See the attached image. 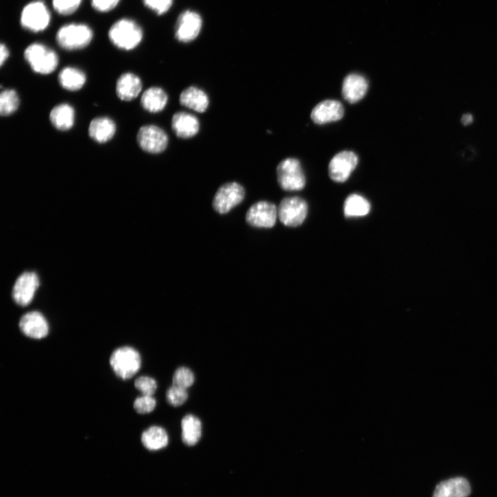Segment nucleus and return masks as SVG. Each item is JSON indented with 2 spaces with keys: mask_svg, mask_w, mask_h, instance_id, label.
Instances as JSON below:
<instances>
[{
  "mask_svg": "<svg viewBox=\"0 0 497 497\" xmlns=\"http://www.w3.org/2000/svg\"><path fill=\"white\" fill-rule=\"evenodd\" d=\"M368 90L366 78L359 74L352 73L346 77L342 87V95L346 101L351 104L362 99Z\"/></svg>",
  "mask_w": 497,
  "mask_h": 497,
  "instance_id": "obj_17",
  "label": "nucleus"
},
{
  "mask_svg": "<svg viewBox=\"0 0 497 497\" xmlns=\"http://www.w3.org/2000/svg\"><path fill=\"white\" fill-rule=\"evenodd\" d=\"M135 387L143 395L153 396L157 389V383L151 377L141 376L136 380Z\"/></svg>",
  "mask_w": 497,
  "mask_h": 497,
  "instance_id": "obj_33",
  "label": "nucleus"
},
{
  "mask_svg": "<svg viewBox=\"0 0 497 497\" xmlns=\"http://www.w3.org/2000/svg\"><path fill=\"white\" fill-rule=\"evenodd\" d=\"M0 64L3 66L10 57L9 49L4 44L0 47Z\"/></svg>",
  "mask_w": 497,
  "mask_h": 497,
  "instance_id": "obj_36",
  "label": "nucleus"
},
{
  "mask_svg": "<svg viewBox=\"0 0 497 497\" xmlns=\"http://www.w3.org/2000/svg\"><path fill=\"white\" fill-rule=\"evenodd\" d=\"M110 365L119 378L128 380L135 376L142 365L139 352L131 347H122L116 350L110 358Z\"/></svg>",
  "mask_w": 497,
  "mask_h": 497,
  "instance_id": "obj_4",
  "label": "nucleus"
},
{
  "mask_svg": "<svg viewBox=\"0 0 497 497\" xmlns=\"http://www.w3.org/2000/svg\"><path fill=\"white\" fill-rule=\"evenodd\" d=\"M20 106V98L14 89H6L0 95V114L9 117L15 113Z\"/></svg>",
  "mask_w": 497,
  "mask_h": 497,
  "instance_id": "obj_28",
  "label": "nucleus"
},
{
  "mask_svg": "<svg viewBox=\"0 0 497 497\" xmlns=\"http://www.w3.org/2000/svg\"><path fill=\"white\" fill-rule=\"evenodd\" d=\"M371 210L369 202L359 194L349 195L344 204V215L347 218H358L367 215Z\"/></svg>",
  "mask_w": 497,
  "mask_h": 497,
  "instance_id": "obj_26",
  "label": "nucleus"
},
{
  "mask_svg": "<svg viewBox=\"0 0 497 497\" xmlns=\"http://www.w3.org/2000/svg\"><path fill=\"white\" fill-rule=\"evenodd\" d=\"M359 158L356 154L343 151L335 155L329 165V175L337 182H344L358 165Z\"/></svg>",
  "mask_w": 497,
  "mask_h": 497,
  "instance_id": "obj_11",
  "label": "nucleus"
},
{
  "mask_svg": "<svg viewBox=\"0 0 497 497\" xmlns=\"http://www.w3.org/2000/svg\"><path fill=\"white\" fill-rule=\"evenodd\" d=\"M278 217V209L273 204L260 202L254 204L246 214V221L258 228H273Z\"/></svg>",
  "mask_w": 497,
  "mask_h": 497,
  "instance_id": "obj_10",
  "label": "nucleus"
},
{
  "mask_svg": "<svg viewBox=\"0 0 497 497\" xmlns=\"http://www.w3.org/2000/svg\"><path fill=\"white\" fill-rule=\"evenodd\" d=\"M141 441L147 449L156 451L167 446L169 437L165 430L158 426H152L143 433Z\"/></svg>",
  "mask_w": 497,
  "mask_h": 497,
  "instance_id": "obj_27",
  "label": "nucleus"
},
{
  "mask_svg": "<svg viewBox=\"0 0 497 497\" xmlns=\"http://www.w3.org/2000/svg\"><path fill=\"white\" fill-rule=\"evenodd\" d=\"M182 439L189 446H195L202 436V424L193 415H186L182 420Z\"/></svg>",
  "mask_w": 497,
  "mask_h": 497,
  "instance_id": "obj_24",
  "label": "nucleus"
},
{
  "mask_svg": "<svg viewBox=\"0 0 497 497\" xmlns=\"http://www.w3.org/2000/svg\"><path fill=\"white\" fill-rule=\"evenodd\" d=\"M93 36V32L88 26L82 24H71L59 29L56 40L62 49L73 51L87 47L91 42Z\"/></svg>",
  "mask_w": 497,
  "mask_h": 497,
  "instance_id": "obj_5",
  "label": "nucleus"
},
{
  "mask_svg": "<svg viewBox=\"0 0 497 497\" xmlns=\"http://www.w3.org/2000/svg\"><path fill=\"white\" fill-rule=\"evenodd\" d=\"M308 213V206L300 197H285L278 208V217L285 226L295 228L303 224Z\"/></svg>",
  "mask_w": 497,
  "mask_h": 497,
  "instance_id": "obj_6",
  "label": "nucleus"
},
{
  "mask_svg": "<svg viewBox=\"0 0 497 497\" xmlns=\"http://www.w3.org/2000/svg\"><path fill=\"white\" fill-rule=\"evenodd\" d=\"M117 130V125L113 120L108 117H99L90 122L88 134L94 141L103 144L114 137Z\"/></svg>",
  "mask_w": 497,
  "mask_h": 497,
  "instance_id": "obj_20",
  "label": "nucleus"
},
{
  "mask_svg": "<svg viewBox=\"0 0 497 497\" xmlns=\"http://www.w3.org/2000/svg\"><path fill=\"white\" fill-rule=\"evenodd\" d=\"M58 80L63 88L70 91H76L84 86L86 81V76L79 69L66 67L60 72Z\"/></svg>",
  "mask_w": 497,
  "mask_h": 497,
  "instance_id": "obj_25",
  "label": "nucleus"
},
{
  "mask_svg": "<svg viewBox=\"0 0 497 497\" xmlns=\"http://www.w3.org/2000/svg\"><path fill=\"white\" fill-rule=\"evenodd\" d=\"M278 184L288 191L302 190L306 179L300 160L288 158L282 160L276 169Z\"/></svg>",
  "mask_w": 497,
  "mask_h": 497,
  "instance_id": "obj_2",
  "label": "nucleus"
},
{
  "mask_svg": "<svg viewBox=\"0 0 497 497\" xmlns=\"http://www.w3.org/2000/svg\"><path fill=\"white\" fill-rule=\"evenodd\" d=\"M156 407V401L152 396L143 395L137 398L134 404L135 411L142 415L151 413Z\"/></svg>",
  "mask_w": 497,
  "mask_h": 497,
  "instance_id": "obj_32",
  "label": "nucleus"
},
{
  "mask_svg": "<svg viewBox=\"0 0 497 497\" xmlns=\"http://www.w3.org/2000/svg\"><path fill=\"white\" fill-rule=\"evenodd\" d=\"M120 0H91L93 8L99 12H108L114 10Z\"/></svg>",
  "mask_w": 497,
  "mask_h": 497,
  "instance_id": "obj_35",
  "label": "nucleus"
},
{
  "mask_svg": "<svg viewBox=\"0 0 497 497\" xmlns=\"http://www.w3.org/2000/svg\"><path fill=\"white\" fill-rule=\"evenodd\" d=\"M180 104L189 110L198 113H204L210 106L208 94L202 88L189 86L185 88L180 95Z\"/></svg>",
  "mask_w": 497,
  "mask_h": 497,
  "instance_id": "obj_18",
  "label": "nucleus"
},
{
  "mask_svg": "<svg viewBox=\"0 0 497 497\" xmlns=\"http://www.w3.org/2000/svg\"><path fill=\"white\" fill-rule=\"evenodd\" d=\"M344 116V108L335 99H328L318 104L313 110L311 119L318 125H324L341 120Z\"/></svg>",
  "mask_w": 497,
  "mask_h": 497,
  "instance_id": "obj_15",
  "label": "nucleus"
},
{
  "mask_svg": "<svg viewBox=\"0 0 497 497\" xmlns=\"http://www.w3.org/2000/svg\"><path fill=\"white\" fill-rule=\"evenodd\" d=\"M137 141L143 151L151 154H158L167 149L169 137L160 128L149 125L139 130Z\"/></svg>",
  "mask_w": 497,
  "mask_h": 497,
  "instance_id": "obj_8",
  "label": "nucleus"
},
{
  "mask_svg": "<svg viewBox=\"0 0 497 497\" xmlns=\"http://www.w3.org/2000/svg\"><path fill=\"white\" fill-rule=\"evenodd\" d=\"M167 400L168 403L174 407H178L184 404L187 400L188 393L186 389L172 385L167 391Z\"/></svg>",
  "mask_w": 497,
  "mask_h": 497,
  "instance_id": "obj_30",
  "label": "nucleus"
},
{
  "mask_svg": "<svg viewBox=\"0 0 497 497\" xmlns=\"http://www.w3.org/2000/svg\"><path fill=\"white\" fill-rule=\"evenodd\" d=\"M202 28L201 16L193 12L186 11L178 20L175 37L181 43H190L198 36Z\"/></svg>",
  "mask_w": 497,
  "mask_h": 497,
  "instance_id": "obj_13",
  "label": "nucleus"
},
{
  "mask_svg": "<svg viewBox=\"0 0 497 497\" xmlns=\"http://www.w3.org/2000/svg\"><path fill=\"white\" fill-rule=\"evenodd\" d=\"M245 195V189L239 183H226L217 191L213 200V208L219 214H227L242 203Z\"/></svg>",
  "mask_w": 497,
  "mask_h": 497,
  "instance_id": "obj_7",
  "label": "nucleus"
},
{
  "mask_svg": "<svg viewBox=\"0 0 497 497\" xmlns=\"http://www.w3.org/2000/svg\"><path fill=\"white\" fill-rule=\"evenodd\" d=\"M195 377L192 371L184 367L176 369L173 377V385L186 389L194 383Z\"/></svg>",
  "mask_w": 497,
  "mask_h": 497,
  "instance_id": "obj_29",
  "label": "nucleus"
},
{
  "mask_svg": "<svg viewBox=\"0 0 497 497\" xmlns=\"http://www.w3.org/2000/svg\"><path fill=\"white\" fill-rule=\"evenodd\" d=\"M168 95L162 88L153 86L147 89L141 97V106L148 112L156 114L165 110Z\"/></svg>",
  "mask_w": 497,
  "mask_h": 497,
  "instance_id": "obj_22",
  "label": "nucleus"
},
{
  "mask_svg": "<svg viewBox=\"0 0 497 497\" xmlns=\"http://www.w3.org/2000/svg\"><path fill=\"white\" fill-rule=\"evenodd\" d=\"M470 492L469 482L464 478L457 477L438 484L433 497H468Z\"/></svg>",
  "mask_w": 497,
  "mask_h": 497,
  "instance_id": "obj_19",
  "label": "nucleus"
},
{
  "mask_svg": "<svg viewBox=\"0 0 497 497\" xmlns=\"http://www.w3.org/2000/svg\"><path fill=\"white\" fill-rule=\"evenodd\" d=\"M25 58L32 70L39 74L48 75L58 67L59 59L57 53L47 46L34 43L25 51Z\"/></svg>",
  "mask_w": 497,
  "mask_h": 497,
  "instance_id": "obj_3",
  "label": "nucleus"
},
{
  "mask_svg": "<svg viewBox=\"0 0 497 497\" xmlns=\"http://www.w3.org/2000/svg\"><path fill=\"white\" fill-rule=\"evenodd\" d=\"M143 84L141 78L134 73H125L118 80L117 93L123 101H132L141 93Z\"/></svg>",
  "mask_w": 497,
  "mask_h": 497,
  "instance_id": "obj_21",
  "label": "nucleus"
},
{
  "mask_svg": "<svg viewBox=\"0 0 497 497\" xmlns=\"http://www.w3.org/2000/svg\"><path fill=\"white\" fill-rule=\"evenodd\" d=\"M473 121H474L473 117L470 114L463 115L461 119V123L465 126H468V125H471Z\"/></svg>",
  "mask_w": 497,
  "mask_h": 497,
  "instance_id": "obj_37",
  "label": "nucleus"
},
{
  "mask_svg": "<svg viewBox=\"0 0 497 497\" xmlns=\"http://www.w3.org/2000/svg\"><path fill=\"white\" fill-rule=\"evenodd\" d=\"M51 16L46 5L40 1L27 5L21 16L23 27L33 32H43L49 25Z\"/></svg>",
  "mask_w": 497,
  "mask_h": 497,
  "instance_id": "obj_9",
  "label": "nucleus"
},
{
  "mask_svg": "<svg viewBox=\"0 0 497 497\" xmlns=\"http://www.w3.org/2000/svg\"><path fill=\"white\" fill-rule=\"evenodd\" d=\"M82 0H53L55 10L63 16L73 14L80 7Z\"/></svg>",
  "mask_w": 497,
  "mask_h": 497,
  "instance_id": "obj_31",
  "label": "nucleus"
},
{
  "mask_svg": "<svg viewBox=\"0 0 497 497\" xmlns=\"http://www.w3.org/2000/svg\"><path fill=\"white\" fill-rule=\"evenodd\" d=\"M40 285L38 275L34 272H25L21 275L14 286L12 296L15 302L23 307L29 305Z\"/></svg>",
  "mask_w": 497,
  "mask_h": 497,
  "instance_id": "obj_12",
  "label": "nucleus"
},
{
  "mask_svg": "<svg viewBox=\"0 0 497 497\" xmlns=\"http://www.w3.org/2000/svg\"><path fill=\"white\" fill-rule=\"evenodd\" d=\"M111 42L121 49L130 51L141 43L143 33L140 26L133 21L123 19L117 22L110 29Z\"/></svg>",
  "mask_w": 497,
  "mask_h": 497,
  "instance_id": "obj_1",
  "label": "nucleus"
},
{
  "mask_svg": "<svg viewBox=\"0 0 497 497\" xmlns=\"http://www.w3.org/2000/svg\"><path fill=\"white\" fill-rule=\"evenodd\" d=\"M143 2L149 9L158 15H162L170 10L173 0H143Z\"/></svg>",
  "mask_w": 497,
  "mask_h": 497,
  "instance_id": "obj_34",
  "label": "nucleus"
},
{
  "mask_svg": "<svg viewBox=\"0 0 497 497\" xmlns=\"http://www.w3.org/2000/svg\"><path fill=\"white\" fill-rule=\"evenodd\" d=\"M19 327L25 336L34 339L45 338L49 332L46 319L38 312L25 315L20 321Z\"/></svg>",
  "mask_w": 497,
  "mask_h": 497,
  "instance_id": "obj_14",
  "label": "nucleus"
},
{
  "mask_svg": "<svg viewBox=\"0 0 497 497\" xmlns=\"http://www.w3.org/2000/svg\"><path fill=\"white\" fill-rule=\"evenodd\" d=\"M75 117L73 108L69 104H64L56 106L51 110L49 119L56 129L66 132L73 127Z\"/></svg>",
  "mask_w": 497,
  "mask_h": 497,
  "instance_id": "obj_23",
  "label": "nucleus"
},
{
  "mask_svg": "<svg viewBox=\"0 0 497 497\" xmlns=\"http://www.w3.org/2000/svg\"><path fill=\"white\" fill-rule=\"evenodd\" d=\"M171 128L176 136L182 139H189L198 134L201 125L200 121L194 115L180 112L173 116Z\"/></svg>",
  "mask_w": 497,
  "mask_h": 497,
  "instance_id": "obj_16",
  "label": "nucleus"
}]
</instances>
